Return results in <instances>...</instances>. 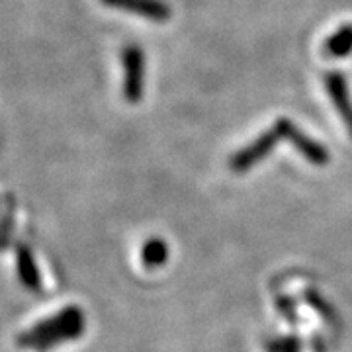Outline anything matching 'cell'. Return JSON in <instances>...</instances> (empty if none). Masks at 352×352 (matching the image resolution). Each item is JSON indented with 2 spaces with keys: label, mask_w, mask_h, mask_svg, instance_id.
I'll return each mask as SVG.
<instances>
[{
  "label": "cell",
  "mask_w": 352,
  "mask_h": 352,
  "mask_svg": "<svg viewBox=\"0 0 352 352\" xmlns=\"http://www.w3.org/2000/svg\"><path fill=\"white\" fill-rule=\"evenodd\" d=\"M85 331V315L78 307H65L61 314L43 319L34 327L24 331L16 342L25 351L45 352L59 346L65 340H73L80 337Z\"/></svg>",
  "instance_id": "obj_1"
},
{
  "label": "cell",
  "mask_w": 352,
  "mask_h": 352,
  "mask_svg": "<svg viewBox=\"0 0 352 352\" xmlns=\"http://www.w3.org/2000/svg\"><path fill=\"white\" fill-rule=\"evenodd\" d=\"M124 61V96L127 102L138 104L143 96V73L145 57L138 45H126L122 51Z\"/></svg>",
  "instance_id": "obj_2"
},
{
  "label": "cell",
  "mask_w": 352,
  "mask_h": 352,
  "mask_svg": "<svg viewBox=\"0 0 352 352\" xmlns=\"http://www.w3.org/2000/svg\"><path fill=\"white\" fill-rule=\"evenodd\" d=\"M274 127L278 129V133L282 135V138L289 139V143L298 149V151L302 153L303 157L309 161V163L314 164H327L329 163V151L323 147V145H319L317 141H314L311 138H307L305 133H302L298 127L294 126V122H289V120H278Z\"/></svg>",
  "instance_id": "obj_3"
},
{
  "label": "cell",
  "mask_w": 352,
  "mask_h": 352,
  "mask_svg": "<svg viewBox=\"0 0 352 352\" xmlns=\"http://www.w3.org/2000/svg\"><path fill=\"white\" fill-rule=\"evenodd\" d=\"M280 138H282V135L278 133L276 127L268 129V131L263 133L261 138L254 139L249 147H245L243 151L235 153V157L231 159V168L237 170V173H243V170L251 168L252 164L263 161L264 157L276 147L278 139Z\"/></svg>",
  "instance_id": "obj_4"
},
{
  "label": "cell",
  "mask_w": 352,
  "mask_h": 352,
  "mask_svg": "<svg viewBox=\"0 0 352 352\" xmlns=\"http://www.w3.org/2000/svg\"><path fill=\"white\" fill-rule=\"evenodd\" d=\"M100 2L116 10L139 14L141 18L151 22H166L170 18V6L163 0H100Z\"/></svg>",
  "instance_id": "obj_5"
},
{
  "label": "cell",
  "mask_w": 352,
  "mask_h": 352,
  "mask_svg": "<svg viewBox=\"0 0 352 352\" xmlns=\"http://www.w3.org/2000/svg\"><path fill=\"white\" fill-rule=\"evenodd\" d=\"M325 87H327L329 96H331V100L335 104V108L342 116V120L346 124V129H349V133H351L352 138V102L351 96H349V88H346L344 75L339 73V71L327 73L325 75Z\"/></svg>",
  "instance_id": "obj_6"
},
{
  "label": "cell",
  "mask_w": 352,
  "mask_h": 352,
  "mask_svg": "<svg viewBox=\"0 0 352 352\" xmlns=\"http://www.w3.org/2000/svg\"><path fill=\"white\" fill-rule=\"evenodd\" d=\"M325 53L329 57H346L352 53V24L340 25L337 32H333L325 41Z\"/></svg>",
  "instance_id": "obj_7"
},
{
  "label": "cell",
  "mask_w": 352,
  "mask_h": 352,
  "mask_svg": "<svg viewBox=\"0 0 352 352\" xmlns=\"http://www.w3.org/2000/svg\"><path fill=\"white\" fill-rule=\"evenodd\" d=\"M18 274L22 278L25 286L30 289L41 288V280H39V272L36 268V263L32 258V252L28 247H20L18 249Z\"/></svg>",
  "instance_id": "obj_8"
},
{
  "label": "cell",
  "mask_w": 352,
  "mask_h": 352,
  "mask_svg": "<svg viewBox=\"0 0 352 352\" xmlns=\"http://www.w3.org/2000/svg\"><path fill=\"white\" fill-rule=\"evenodd\" d=\"M141 256H143V263H145L147 268H155V266H159V264H163L166 261L168 251H166V245L163 241L153 239L143 247Z\"/></svg>",
  "instance_id": "obj_9"
},
{
  "label": "cell",
  "mask_w": 352,
  "mask_h": 352,
  "mask_svg": "<svg viewBox=\"0 0 352 352\" xmlns=\"http://www.w3.org/2000/svg\"><path fill=\"white\" fill-rule=\"evenodd\" d=\"M268 351L270 352H298L300 346H298V340L296 339H284L276 340V342H270L268 344Z\"/></svg>",
  "instance_id": "obj_10"
}]
</instances>
